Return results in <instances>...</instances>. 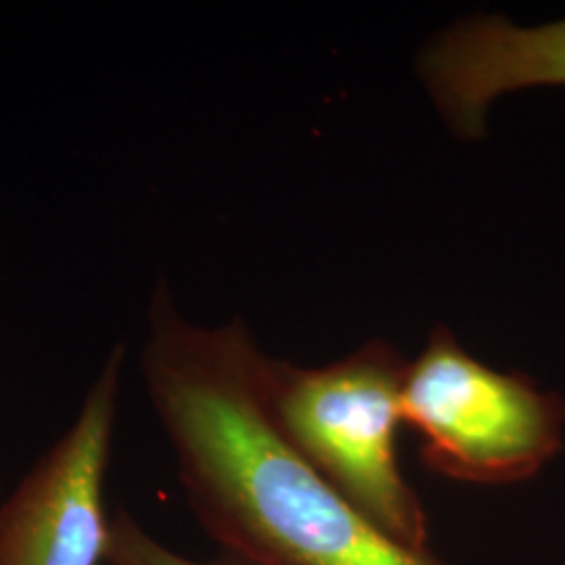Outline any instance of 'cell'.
<instances>
[{
    "label": "cell",
    "instance_id": "obj_5",
    "mask_svg": "<svg viewBox=\"0 0 565 565\" xmlns=\"http://www.w3.org/2000/svg\"><path fill=\"white\" fill-rule=\"evenodd\" d=\"M419 78L446 126L465 141L486 137L490 105L534 86H565V20L515 25L482 15L427 42Z\"/></svg>",
    "mask_w": 565,
    "mask_h": 565
},
{
    "label": "cell",
    "instance_id": "obj_1",
    "mask_svg": "<svg viewBox=\"0 0 565 565\" xmlns=\"http://www.w3.org/2000/svg\"><path fill=\"white\" fill-rule=\"evenodd\" d=\"M247 324L189 321L166 279L151 291L141 373L205 532L247 565H446L396 543L303 459L264 390Z\"/></svg>",
    "mask_w": 565,
    "mask_h": 565
},
{
    "label": "cell",
    "instance_id": "obj_2",
    "mask_svg": "<svg viewBox=\"0 0 565 565\" xmlns=\"http://www.w3.org/2000/svg\"><path fill=\"white\" fill-rule=\"evenodd\" d=\"M406 364L382 340L319 369L266 356L264 390L287 440L329 484L390 539L427 551V515L396 452Z\"/></svg>",
    "mask_w": 565,
    "mask_h": 565
},
{
    "label": "cell",
    "instance_id": "obj_4",
    "mask_svg": "<svg viewBox=\"0 0 565 565\" xmlns=\"http://www.w3.org/2000/svg\"><path fill=\"white\" fill-rule=\"evenodd\" d=\"M126 345L114 343L76 419L0 503V565H102L103 488L120 411Z\"/></svg>",
    "mask_w": 565,
    "mask_h": 565
},
{
    "label": "cell",
    "instance_id": "obj_6",
    "mask_svg": "<svg viewBox=\"0 0 565 565\" xmlns=\"http://www.w3.org/2000/svg\"><path fill=\"white\" fill-rule=\"evenodd\" d=\"M109 565H247L233 557L224 562H195L174 553L153 539L132 515L120 511L111 518L109 524V545L107 559Z\"/></svg>",
    "mask_w": 565,
    "mask_h": 565
},
{
    "label": "cell",
    "instance_id": "obj_3",
    "mask_svg": "<svg viewBox=\"0 0 565 565\" xmlns=\"http://www.w3.org/2000/svg\"><path fill=\"white\" fill-rule=\"evenodd\" d=\"M401 411L425 467L467 484L524 482L564 446V401L480 363L445 324L406 364Z\"/></svg>",
    "mask_w": 565,
    "mask_h": 565
}]
</instances>
